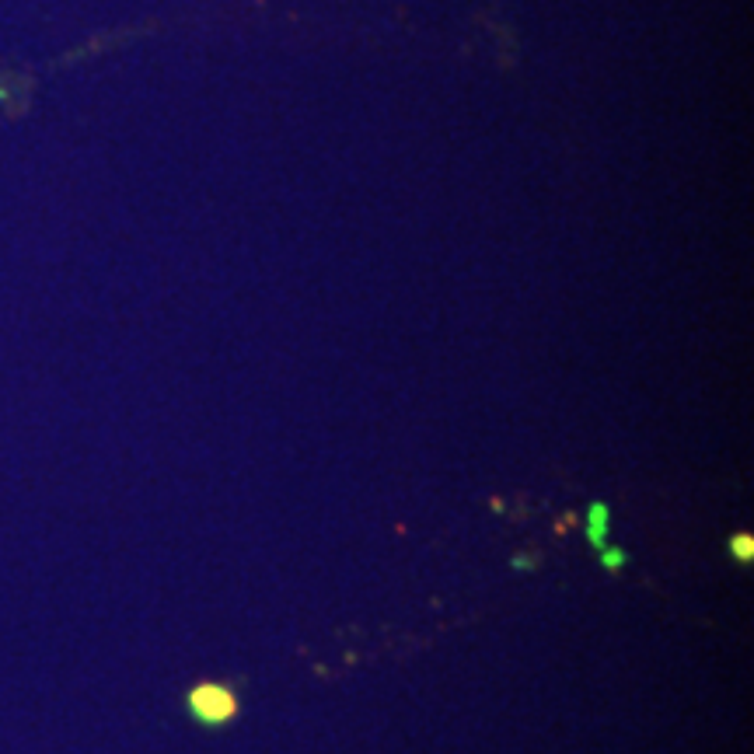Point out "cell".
Segmentation results:
<instances>
[{
	"instance_id": "obj_1",
	"label": "cell",
	"mask_w": 754,
	"mask_h": 754,
	"mask_svg": "<svg viewBox=\"0 0 754 754\" xmlns=\"http://www.w3.org/2000/svg\"><path fill=\"white\" fill-rule=\"evenodd\" d=\"M189 713L203 727H224L238 716V699L224 685H199L189 692Z\"/></svg>"
},
{
	"instance_id": "obj_2",
	"label": "cell",
	"mask_w": 754,
	"mask_h": 754,
	"mask_svg": "<svg viewBox=\"0 0 754 754\" xmlns=\"http://www.w3.org/2000/svg\"><path fill=\"white\" fill-rule=\"evenodd\" d=\"M608 503H590L587 510V542L594 545L597 552L608 545Z\"/></svg>"
},
{
	"instance_id": "obj_3",
	"label": "cell",
	"mask_w": 754,
	"mask_h": 754,
	"mask_svg": "<svg viewBox=\"0 0 754 754\" xmlns=\"http://www.w3.org/2000/svg\"><path fill=\"white\" fill-rule=\"evenodd\" d=\"M730 556H734V563L748 566L754 559V538L751 535H734V538H730Z\"/></svg>"
},
{
	"instance_id": "obj_4",
	"label": "cell",
	"mask_w": 754,
	"mask_h": 754,
	"mask_svg": "<svg viewBox=\"0 0 754 754\" xmlns=\"http://www.w3.org/2000/svg\"><path fill=\"white\" fill-rule=\"evenodd\" d=\"M601 566L608 569V573H618V569L629 566V556H625L622 549H608V545H604V549H601Z\"/></svg>"
}]
</instances>
